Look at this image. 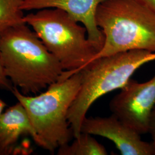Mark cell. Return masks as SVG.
I'll return each instance as SVG.
<instances>
[{"mask_svg": "<svg viewBox=\"0 0 155 155\" xmlns=\"http://www.w3.org/2000/svg\"><path fill=\"white\" fill-rule=\"evenodd\" d=\"M0 88L6 90L12 91L13 89V86L12 85L11 81L8 79V78L6 77L3 68L2 66V63L1 61V56H0Z\"/></svg>", "mask_w": 155, "mask_h": 155, "instance_id": "obj_13", "label": "cell"}, {"mask_svg": "<svg viewBox=\"0 0 155 155\" xmlns=\"http://www.w3.org/2000/svg\"><path fill=\"white\" fill-rule=\"evenodd\" d=\"M95 21L105 41L94 59L131 50L155 52V15L136 0H102Z\"/></svg>", "mask_w": 155, "mask_h": 155, "instance_id": "obj_4", "label": "cell"}, {"mask_svg": "<svg viewBox=\"0 0 155 155\" xmlns=\"http://www.w3.org/2000/svg\"><path fill=\"white\" fill-rule=\"evenodd\" d=\"M24 134L29 135L36 144L38 137L28 113L17 101L0 116V155L11 154L18 139Z\"/></svg>", "mask_w": 155, "mask_h": 155, "instance_id": "obj_9", "label": "cell"}, {"mask_svg": "<svg viewBox=\"0 0 155 155\" xmlns=\"http://www.w3.org/2000/svg\"><path fill=\"white\" fill-rule=\"evenodd\" d=\"M154 61L155 52L131 50L96 58L79 70L81 86L67 114L74 138L81 134L83 120L95 101L121 89L139 68Z\"/></svg>", "mask_w": 155, "mask_h": 155, "instance_id": "obj_3", "label": "cell"}, {"mask_svg": "<svg viewBox=\"0 0 155 155\" xmlns=\"http://www.w3.org/2000/svg\"><path fill=\"white\" fill-rule=\"evenodd\" d=\"M0 56L6 77L24 95L39 94L58 81L64 71L27 24L0 33Z\"/></svg>", "mask_w": 155, "mask_h": 155, "instance_id": "obj_1", "label": "cell"}, {"mask_svg": "<svg viewBox=\"0 0 155 155\" xmlns=\"http://www.w3.org/2000/svg\"><path fill=\"white\" fill-rule=\"evenodd\" d=\"M24 20L70 75L92 61L98 52L86 28L61 9H40Z\"/></svg>", "mask_w": 155, "mask_h": 155, "instance_id": "obj_5", "label": "cell"}, {"mask_svg": "<svg viewBox=\"0 0 155 155\" xmlns=\"http://www.w3.org/2000/svg\"><path fill=\"white\" fill-rule=\"evenodd\" d=\"M72 143L58 149V155H107L105 147L87 133H81Z\"/></svg>", "mask_w": 155, "mask_h": 155, "instance_id": "obj_10", "label": "cell"}, {"mask_svg": "<svg viewBox=\"0 0 155 155\" xmlns=\"http://www.w3.org/2000/svg\"><path fill=\"white\" fill-rule=\"evenodd\" d=\"M24 0H0V33L15 26L25 24L21 8Z\"/></svg>", "mask_w": 155, "mask_h": 155, "instance_id": "obj_11", "label": "cell"}, {"mask_svg": "<svg viewBox=\"0 0 155 155\" xmlns=\"http://www.w3.org/2000/svg\"><path fill=\"white\" fill-rule=\"evenodd\" d=\"M120 90L109 104L112 114L140 135L148 133L155 106V74L143 83L130 79Z\"/></svg>", "mask_w": 155, "mask_h": 155, "instance_id": "obj_6", "label": "cell"}, {"mask_svg": "<svg viewBox=\"0 0 155 155\" xmlns=\"http://www.w3.org/2000/svg\"><path fill=\"white\" fill-rule=\"evenodd\" d=\"M102 0H24L22 11L58 8L67 12L86 29L87 37L98 50H101L105 36L95 21L97 8Z\"/></svg>", "mask_w": 155, "mask_h": 155, "instance_id": "obj_8", "label": "cell"}, {"mask_svg": "<svg viewBox=\"0 0 155 155\" xmlns=\"http://www.w3.org/2000/svg\"><path fill=\"white\" fill-rule=\"evenodd\" d=\"M81 81L80 71L71 75L64 71L43 93L34 96L24 95L14 87L11 91L28 113L38 137V145L51 153L74 138L67 114Z\"/></svg>", "mask_w": 155, "mask_h": 155, "instance_id": "obj_2", "label": "cell"}, {"mask_svg": "<svg viewBox=\"0 0 155 155\" xmlns=\"http://www.w3.org/2000/svg\"><path fill=\"white\" fill-rule=\"evenodd\" d=\"M148 133H150V135L152 140L150 144L153 150V155H155V106L150 116Z\"/></svg>", "mask_w": 155, "mask_h": 155, "instance_id": "obj_12", "label": "cell"}, {"mask_svg": "<svg viewBox=\"0 0 155 155\" xmlns=\"http://www.w3.org/2000/svg\"><path fill=\"white\" fill-rule=\"evenodd\" d=\"M81 133L105 137L111 141L122 155H153L150 143L111 114L105 117H87L83 120Z\"/></svg>", "mask_w": 155, "mask_h": 155, "instance_id": "obj_7", "label": "cell"}, {"mask_svg": "<svg viewBox=\"0 0 155 155\" xmlns=\"http://www.w3.org/2000/svg\"><path fill=\"white\" fill-rule=\"evenodd\" d=\"M155 15V0H136Z\"/></svg>", "mask_w": 155, "mask_h": 155, "instance_id": "obj_14", "label": "cell"}, {"mask_svg": "<svg viewBox=\"0 0 155 155\" xmlns=\"http://www.w3.org/2000/svg\"><path fill=\"white\" fill-rule=\"evenodd\" d=\"M6 106V105L5 102L0 98V116L4 112Z\"/></svg>", "mask_w": 155, "mask_h": 155, "instance_id": "obj_15", "label": "cell"}]
</instances>
